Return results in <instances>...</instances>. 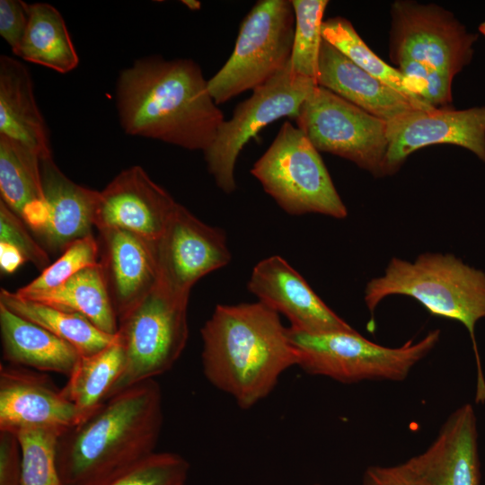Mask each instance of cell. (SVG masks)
<instances>
[{
	"label": "cell",
	"instance_id": "cell-1",
	"mask_svg": "<svg viewBox=\"0 0 485 485\" xmlns=\"http://www.w3.org/2000/svg\"><path fill=\"white\" fill-rule=\"evenodd\" d=\"M116 105L127 134L193 151L207 150L225 120L200 66L187 58L136 60L119 75Z\"/></svg>",
	"mask_w": 485,
	"mask_h": 485
},
{
	"label": "cell",
	"instance_id": "cell-2",
	"mask_svg": "<svg viewBox=\"0 0 485 485\" xmlns=\"http://www.w3.org/2000/svg\"><path fill=\"white\" fill-rule=\"evenodd\" d=\"M207 380L248 410L296 366L287 327L260 302L218 304L200 330Z\"/></svg>",
	"mask_w": 485,
	"mask_h": 485
},
{
	"label": "cell",
	"instance_id": "cell-3",
	"mask_svg": "<svg viewBox=\"0 0 485 485\" xmlns=\"http://www.w3.org/2000/svg\"><path fill=\"white\" fill-rule=\"evenodd\" d=\"M163 423V394L154 379L112 395L58 436L63 484H84L154 453Z\"/></svg>",
	"mask_w": 485,
	"mask_h": 485
},
{
	"label": "cell",
	"instance_id": "cell-4",
	"mask_svg": "<svg viewBox=\"0 0 485 485\" xmlns=\"http://www.w3.org/2000/svg\"><path fill=\"white\" fill-rule=\"evenodd\" d=\"M410 296L432 315L461 322L469 331L477 365L476 402H485V380L476 340V322L485 318V273L452 254L423 253L415 260L392 258L383 275L366 286L364 301L375 329V311L387 296Z\"/></svg>",
	"mask_w": 485,
	"mask_h": 485
},
{
	"label": "cell",
	"instance_id": "cell-5",
	"mask_svg": "<svg viewBox=\"0 0 485 485\" xmlns=\"http://www.w3.org/2000/svg\"><path fill=\"white\" fill-rule=\"evenodd\" d=\"M296 354V366L307 374L341 383L365 380H404L414 366L437 344L440 331L410 340L398 348L376 344L356 330L304 332L287 327Z\"/></svg>",
	"mask_w": 485,
	"mask_h": 485
},
{
	"label": "cell",
	"instance_id": "cell-6",
	"mask_svg": "<svg viewBox=\"0 0 485 485\" xmlns=\"http://www.w3.org/2000/svg\"><path fill=\"white\" fill-rule=\"evenodd\" d=\"M251 173L287 214H321L337 219L348 216L331 175L307 137L286 120Z\"/></svg>",
	"mask_w": 485,
	"mask_h": 485
},
{
	"label": "cell",
	"instance_id": "cell-7",
	"mask_svg": "<svg viewBox=\"0 0 485 485\" xmlns=\"http://www.w3.org/2000/svg\"><path fill=\"white\" fill-rule=\"evenodd\" d=\"M190 295L158 285L118 321L117 336L125 356L124 369L107 400L142 381L169 371L183 352L189 327Z\"/></svg>",
	"mask_w": 485,
	"mask_h": 485
},
{
	"label": "cell",
	"instance_id": "cell-8",
	"mask_svg": "<svg viewBox=\"0 0 485 485\" xmlns=\"http://www.w3.org/2000/svg\"><path fill=\"white\" fill-rule=\"evenodd\" d=\"M295 12L291 0H260L243 18L234 50L207 80L219 105L266 83L290 61Z\"/></svg>",
	"mask_w": 485,
	"mask_h": 485
},
{
	"label": "cell",
	"instance_id": "cell-9",
	"mask_svg": "<svg viewBox=\"0 0 485 485\" xmlns=\"http://www.w3.org/2000/svg\"><path fill=\"white\" fill-rule=\"evenodd\" d=\"M317 86L314 80L294 75L289 61L235 107L232 117L224 120L214 141L203 152L207 171L223 192L235 191V164L250 139L281 118L295 120L301 105Z\"/></svg>",
	"mask_w": 485,
	"mask_h": 485
},
{
	"label": "cell",
	"instance_id": "cell-10",
	"mask_svg": "<svg viewBox=\"0 0 485 485\" xmlns=\"http://www.w3.org/2000/svg\"><path fill=\"white\" fill-rule=\"evenodd\" d=\"M296 127L319 152L345 158L382 177L387 122L317 86L301 105Z\"/></svg>",
	"mask_w": 485,
	"mask_h": 485
},
{
	"label": "cell",
	"instance_id": "cell-11",
	"mask_svg": "<svg viewBox=\"0 0 485 485\" xmlns=\"http://www.w3.org/2000/svg\"><path fill=\"white\" fill-rule=\"evenodd\" d=\"M390 56L410 59L454 77L472 57L476 35L447 10L433 4L396 1L392 5Z\"/></svg>",
	"mask_w": 485,
	"mask_h": 485
},
{
	"label": "cell",
	"instance_id": "cell-12",
	"mask_svg": "<svg viewBox=\"0 0 485 485\" xmlns=\"http://www.w3.org/2000/svg\"><path fill=\"white\" fill-rule=\"evenodd\" d=\"M154 250L159 284L179 295H190L198 280L232 258L225 231L202 222L179 203Z\"/></svg>",
	"mask_w": 485,
	"mask_h": 485
},
{
	"label": "cell",
	"instance_id": "cell-13",
	"mask_svg": "<svg viewBox=\"0 0 485 485\" xmlns=\"http://www.w3.org/2000/svg\"><path fill=\"white\" fill-rule=\"evenodd\" d=\"M388 148L383 174L392 175L413 152L434 144H452L485 162V106L415 110L387 122Z\"/></svg>",
	"mask_w": 485,
	"mask_h": 485
},
{
	"label": "cell",
	"instance_id": "cell-14",
	"mask_svg": "<svg viewBox=\"0 0 485 485\" xmlns=\"http://www.w3.org/2000/svg\"><path fill=\"white\" fill-rule=\"evenodd\" d=\"M75 406L44 372L0 366V431L15 435L31 429L60 435L77 424Z\"/></svg>",
	"mask_w": 485,
	"mask_h": 485
},
{
	"label": "cell",
	"instance_id": "cell-15",
	"mask_svg": "<svg viewBox=\"0 0 485 485\" xmlns=\"http://www.w3.org/2000/svg\"><path fill=\"white\" fill-rule=\"evenodd\" d=\"M248 289L259 302L286 316L291 329L311 333L354 330L278 255L267 257L254 266Z\"/></svg>",
	"mask_w": 485,
	"mask_h": 485
},
{
	"label": "cell",
	"instance_id": "cell-16",
	"mask_svg": "<svg viewBox=\"0 0 485 485\" xmlns=\"http://www.w3.org/2000/svg\"><path fill=\"white\" fill-rule=\"evenodd\" d=\"M141 166L120 172L100 191L94 225L118 228L155 242L177 206Z\"/></svg>",
	"mask_w": 485,
	"mask_h": 485
},
{
	"label": "cell",
	"instance_id": "cell-17",
	"mask_svg": "<svg viewBox=\"0 0 485 485\" xmlns=\"http://www.w3.org/2000/svg\"><path fill=\"white\" fill-rule=\"evenodd\" d=\"M98 232V264L119 321L159 283L154 242L118 228Z\"/></svg>",
	"mask_w": 485,
	"mask_h": 485
},
{
	"label": "cell",
	"instance_id": "cell-18",
	"mask_svg": "<svg viewBox=\"0 0 485 485\" xmlns=\"http://www.w3.org/2000/svg\"><path fill=\"white\" fill-rule=\"evenodd\" d=\"M40 174L47 217L33 235L46 251L61 254L75 241L93 234L100 191L71 181L52 155L40 158Z\"/></svg>",
	"mask_w": 485,
	"mask_h": 485
},
{
	"label": "cell",
	"instance_id": "cell-19",
	"mask_svg": "<svg viewBox=\"0 0 485 485\" xmlns=\"http://www.w3.org/2000/svg\"><path fill=\"white\" fill-rule=\"evenodd\" d=\"M409 462L427 485H481L472 407L465 404L457 409L431 445Z\"/></svg>",
	"mask_w": 485,
	"mask_h": 485
},
{
	"label": "cell",
	"instance_id": "cell-20",
	"mask_svg": "<svg viewBox=\"0 0 485 485\" xmlns=\"http://www.w3.org/2000/svg\"><path fill=\"white\" fill-rule=\"evenodd\" d=\"M317 84L386 122L415 110L434 109L374 77L324 39L319 53Z\"/></svg>",
	"mask_w": 485,
	"mask_h": 485
},
{
	"label": "cell",
	"instance_id": "cell-21",
	"mask_svg": "<svg viewBox=\"0 0 485 485\" xmlns=\"http://www.w3.org/2000/svg\"><path fill=\"white\" fill-rule=\"evenodd\" d=\"M0 136L40 158L52 155L31 75L23 63L7 55L0 56Z\"/></svg>",
	"mask_w": 485,
	"mask_h": 485
},
{
	"label": "cell",
	"instance_id": "cell-22",
	"mask_svg": "<svg viewBox=\"0 0 485 485\" xmlns=\"http://www.w3.org/2000/svg\"><path fill=\"white\" fill-rule=\"evenodd\" d=\"M3 359L10 365L67 377L81 354L70 343L0 304Z\"/></svg>",
	"mask_w": 485,
	"mask_h": 485
},
{
	"label": "cell",
	"instance_id": "cell-23",
	"mask_svg": "<svg viewBox=\"0 0 485 485\" xmlns=\"http://www.w3.org/2000/svg\"><path fill=\"white\" fill-rule=\"evenodd\" d=\"M1 199L35 233L44 224L47 206L40 158L24 146L0 136Z\"/></svg>",
	"mask_w": 485,
	"mask_h": 485
},
{
	"label": "cell",
	"instance_id": "cell-24",
	"mask_svg": "<svg viewBox=\"0 0 485 485\" xmlns=\"http://www.w3.org/2000/svg\"><path fill=\"white\" fill-rule=\"evenodd\" d=\"M28 11L27 29L13 54L61 74L74 70L79 57L61 13L46 3L28 4Z\"/></svg>",
	"mask_w": 485,
	"mask_h": 485
},
{
	"label": "cell",
	"instance_id": "cell-25",
	"mask_svg": "<svg viewBox=\"0 0 485 485\" xmlns=\"http://www.w3.org/2000/svg\"><path fill=\"white\" fill-rule=\"evenodd\" d=\"M21 297L79 313L108 334L118 332V319L99 264L81 269L53 289Z\"/></svg>",
	"mask_w": 485,
	"mask_h": 485
},
{
	"label": "cell",
	"instance_id": "cell-26",
	"mask_svg": "<svg viewBox=\"0 0 485 485\" xmlns=\"http://www.w3.org/2000/svg\"><path fill=\"white\" fill-rule=\"evenodd\" d=\"M125 365L122 345L115 340L102 350L81 356L62 389L64 396L75 406L78 422L96 410L121 375Z\"/></svg>",
	"mask_w": 485,
	"mask_h": 485
},
{
	"label": "cell",
	"instance_id": "cell-27",
	"mask_svg": "<svg viewBox=\"0 0 485 485\" xmlns=\"http://www.w3.org/2000/svg\"><path fill=\"white\" fill-rule=\"evenodd\" d=\"M0 304L73 345L82 356L93 355L116 338L97 328L86 317L40 302L23 298L2 288Z\"/></svg>",
	"mask_w": 485,
	"mask_h": 485
},
{
	"label": "cell",
	"instance_id": "cell-28",
	"mask_svg": "<svg viewBox=\"0 0 485 485\" xmlns=\"http://www.w3.org/2000/svg\"><path fill=\"white\" fill-rule=\"evenodd\" d=\"M322 35L326 41L374 77L412 101L430 107L412 92L409 82L397 68L388 65L370 49L347 19L337 16L324 20Z\"/></svg>",
	"mask_w": 485,
	"mask_h": 485
},
{
	"label": "cell",
	"instance_id": "cell-29",
	"mask_svg": "<svg viewBox=\"0 0 485 485\" xmlns=\"http://www.w3.org/2000/svg\"><path fill=\"white\" fill-rule=\"evenodd\" d=\"M295 12V34L290 57L294 75L317 83L318 62L323 40L322 25L327 0H291Z\"/></svg>",
	"mask_w": 485,
	"mask_h": 485
},
{
	"label": "cell",
	"instance_id": "cell-30",
	"mask_svg": "<svg viewBox=\"0 0 485 485\" xmlns=\"http://www.w3.org/2000/svg\"><path fill=\"white\" fill-rule=\"evenodd\" d=\"M190 468L179 454L154 452L81 485H186Z\"/></svg>",
	"mask_w": 485,
	"mask_h": 485
},
{
	"label": "cell",
	"instance_id": "cell-31",
	"mask_svg": "<svg viewBox=\"0 0 485 485\" xmlns=\"http://www.w3.org/2000/svg\"><path fill=\"white\" fill-rule=\"evenodd\" d=\"M59 433L31 429L17 434L22 458V485H64L57 464Z\"/></svg>",
	"mask_w": 485,
	"mask_h": 485
},
{
	"label": "cell",
	"instance_id": "cell-32",
	"mask_svg": "<svg viewBox=\"0 0 485 485\" xmlns=\"http://www.w3.org/2000/svg\"><path fill=\"white\" fill-rule=\"evenodd\" d=\"M99 246L93 235L75 241L68 245L54 263L49 264L31 283L19 288L15 293L27 296L53 289L81 269L98 264Z\"/></svg>",
	"mask_w": 485,
	"mask_h": 485
},
{
	"label": "cell",
	"instance_id": "cell-33",
	"mask_svg": "<svg viewBox=\"0 0 485 485\" xmlns=\"http://www.w3.org/2000/svg\"><path fill=\"white\" fill-rule=\"evenodd\" d=\"M29 231L25 223L0 200V244L14 249L26 262L43 270L50 264L49 257Z\"/></svg>",
	"mask_w": 485,
	"mask_h": 485
},
{
	"label": "cell",
	"instance_id": "cell-34",
	"mask_svg": "<svg viewBox=\"0 0 485 485\" xmlns=\"http://www.w3.org/2000/svg\"><path fill=\"white\" fill-rule=\"evenodd\" d=\"M29 21L28 4L21 0L0 1V35L13 53L25 34Z\"/></svg>",
	"mask_w": 485,
	"mask_h": 485
},
{
	"label": "cell",
	"instance_id": "cell-35",
	"mask_svg": "<svg viewBox=\"0 0 485 485\" xmlns=\"http://www.w3.org/2000/svg\"><path fill=\"white\" fill-rule=\"evenodd\" d=\"M22 447L17 435L0 431V485H22Z\"/></svg>",
	"mask_w": 485,
	"mask_h": 485
},
{
	"label": "cell",
	"instance_id": "cell-36",
	"mask_svg": "<svg viewBox=\"0 0 485 485\" xmlns=\"http://www.w3.org/2000/svg\"><path fill=\"white\" fill-rule=\"evenodd\" d=\"M362 485H427L407 460L392 466H370L362 480Z\"/></svg>",
	"mask_w": 485,
	"mask_h": 485
},
{
	"label": "cell",
	"instance_id": "cell-37",
	"mask_svg": "<svg viewBox=\"0 0 485 485\" xmlns=\"http://www.w3.org/2000/svg\"><path fill=\"white\" fill-rule=\"evenodd\" d=\"M182 3L191 11L199 10L201 6L200 2L196 0H184Z\"/></svg>",
	"mask_w": 485,
	"mask_h": 485
},
{
	"label": "cell",
	"instance_id": "cell-38",
	"mask_svg": "<svg viewBox=\"0 0 485 485\" xmlns=\"http://www.w3.org/2000/svg\"><path fill=\"white\" fill-rule=\"evenodd\" d=\"M479 31L485 35V22L481 23L479 27Z\"/></svg>",
	"mask_w": 485,
	"mask_h": 485
},
{
	"label": "cell",
	"instance_id": "cell-39",
	"mask_svg": "<svg viewBox=\"0 0 485 485\" xmlns=\"http://www.w3.org/2000/svg\"><path fill=\"white\" fill-rule=\"evenodd\" d=\"M315 485H319V484H315Z\"/></svg>",
	"mask_w": 485,
	"mask_h": 485
}]
</instances>
